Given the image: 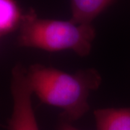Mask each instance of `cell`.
Listing matches in <instances>:
<instances>
[{"label": "cell", "mask_w": 130, "mask_h": 130, "mask_svg": "<svg viewBox=\"0 0 130 130\" xmlns=\"http://www.w3.org/2000/svg\"><path fill=\"white\" fill-rule=\"evenodd\" d=\"M26 77L32 93L43 103L62 110L59 119L73 123L90 110L88 97L102 83L100 72L87 68L70 74L41 64L26 69Z\"/></svg>", "instance_id": "6da1fadb"}, {"label": "cell", "mask_w": 130, "mask_h": 130, "mask_svg": "<svg viewBox=\"0 0 130 130\" xmlns=\"http://www.w3.org/2000/svg\"><path fill=\"white\" fill-rule=\"evenodd\" d=\"M95 38V30L92 25L41 18L34 9L30 8L23 14L17 41L20 47L50 52L72 50L85 57L92 50Z\"/></svg>", "instance_id": "7a4b0ae2"}, {"label": "cell", "mask_w": 130, "mask_h": 130, "mask_svg": "<svg viewBox=\"0 0 130 130\" xmlns=\"http://www.w3.org/2000/svg\"><path fill=\"white\" fill-rule=\"evenodd\" d=\"M10 91L12 112L7 123V130H39L32 108V91L26 77V68L16 64L11 72Z\"/></svg>", "instance_id": "3957f363"}, {"label": "cell", "mask_w": 130, "mask_h": 130, "mask_svg": "<svg viewBox=\"0 0 130 130\" xmlns=\"http://www.w3.org/2000/svg\"><path fill=\"white\" fill-rule=\"evenodd\" d=\"M97 130H130V108H106L93 112Z\"/></svg>", "instance_id": "277c9868"}, {"label": "cell", "mask_w": 130, "mask_h": 130, "mask_svg": "<svg viewBox=\"0 0 130 130\" xmlns=\"http://www.w3.org/2000/svg\"><path fill=\"white\" fill-rule=\"evenodd\" d=\"M72 18L77 25H92V22L114 0H70Z\"/></svg>", "instance_id": "5b68a950"}, {"label": "cell", "mask_w": 130, "mask_h": 130, "mask_svg": "<svg viewBox=\"0 0 130 130\" xmlns=\"http://www.w3.org/2000/svg\"><path fill=\"white\" fill-rule=\"evenodd\" d=\"M23 14L15 0H0V35L2 37L19 28Z\"/></svg>", "instance_id": "8992f818"}, {"label": "cell", "mask_w": 130, "mask_h": 130, "mask_svg": "<svg viewBox=\"0 0 130 130\" xmlns=\"http://www.w3.org/2000/svg\"><path fill=\"white\" fill-rule=\"evenodd\" d=\"M56 130H79L72 125V123L69 122L59 119L58 124L56 126Z\"/></svg>", "instance_id": "52a82bcc"}]
</instances>
